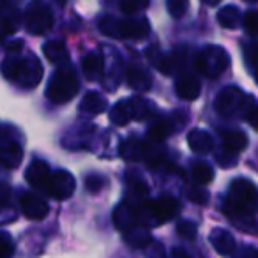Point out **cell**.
Masks as SVG:
<instances>
[{"instance_id": "obj_41", "label": "cell", "mask_w": 258, "mask_h": 258, "mask_svg": "<svg viewBox=\"0 0 258 258\" xmlns=\"http://www.w3.org/2000/svg\"><path fill=\"white\" fill-rule=\"evenodd\" d=\"M8 198H9V189H8V186L6 184H0V207L8 202Z\"/></svg>"}, {"instance_id": "obj_9", "label": "cell", "mask_w": 258, "mask_h": 258, "mask_svg": "<svg viewBox=\"0 0 258 258\" xmlns=\"http://www.w3.org/2000/svg\"><path fill=\"white\" fill-rule=\"evenodd\" d=\"M75 187L76 182L71 173L66 172V170H55V172L50 173V179H48L44 191L55 200H68L75 193Z\"/></svg>"}, {"instance_id": "obj_35", "label": "cell", "mask_w": 258, "mask_h": 258, "mask_svg": "<svg viewBox=\"0 0 258 258\" xmlns=\"http://www.w3.org/2000/svg\"><path fill=\"white\" fill-rule=\"evenodd\" d=\"M177 232H179V235L182 237V239L193 240L195 237H197V225H195V223H189V221H182V223H179V226H177Z\"/></svg>"}, {"instance_id": "obj_31", "label": "cell", "mask_w": 258, "mask_h": 258, "mask_svg": "<svg viewBox=\"0 0 258 258\" xmlns=\"http://www.w3.org/2000/svg\"><path fill=\"white\" fill-rule=\"evenodd\" d=\"M244 29L247 30V34L253 37H258V11L256 9H251L246 13V16L242 18Z\"/></svg>"}, {"instance_id": "obj_26", "label": "cell", "mask_w": 258, "mask_h": 258, "mask_svg": "<svg viewBox=\"0 0 258 258\" xmlns=\"http://www.w3.org/2000/svg\"><path fill=\"white\" fill-rule=\"evenodd\" d=\"M82 69H83V75H85L87 78L96 80L97 76L101 75V71H103V58H101L97 53L85 55L82 60Z\"/></svg>"}, {"instance_id": "obj_1", "label": "cell", "mask_w": 258, "mask_h": 258, "mask_svg": "<svg viewBox=\"0 0 258 258\" xmlns=\"http://www.w3.org/2000/svg\"><path fill=\"white\" fill-rule=\"evenodd\" d=\"M258 211V187L247 179H237L228 189V197L225 200V212L230 216V221L237 225L240 219L244 221V228H253V214Z\"/></svg>"}, {"instance_id": "obj_18", "label": "cell", "mask_w": 258, "mask_h": 258, "mask_svg": "<svg viewBox=\"0 0 258 258\" xmlns=\"http://www.w3.org/2000/svg\"><path fill=\"white\" fill-rule=\"evenodd\" d=\"M221 142L223 147H225L226 152H232V154H237V152L244 151L247 145V135L239 131V129H230V131H225L221 135Z\"/></svg>"}, {"instance_id": "obj_11", "label": "cell", "mask_w": 258, "mask_h": 258, "mask_svg": "<svg viewBox=\"0 0 258 258\" xmlns=\"http://www.w3.org/2000/svg\"><path fill=\"white\" fill-rule=\"evenodd\" d=\"M209 242L214 247V251L218 254H223V256H228L235 251V239L233 235L225 228H214L209 235Z\"/></svg>"}, {"instance_id": "obj_34", "label": "cell", "mask_w": 258, "mask_h": 258, "mask_svg": "<svg viewBox=\"0 0 258 258\" xmlns=\"http://www.w3.org/2000/svg\"><path fill=\"white\" fill-rule=\"evenodd\" d=\"M244 58H246V62L251 66V68L258 71V41L249 43L246 48H244Z\"/></svg>"}, {"instance_id": "obj_38", "label": "cell", "mask_w": 258, "mask_h": 258, "mask_svg": "<svg viewBox=\"0 0 258 258\" xmlns=\"http://www.w3.org/2000/svg\"><path fill=\"white\" fill-rule=\"evenodd\" d=\"M232 258H258V251L254 247H242L239 251H233Z\"/></svg>"}, {"instance_id": "obj_42", "label": "cell", "mask_w": 258, "mask_h": 258, "mask_svg": "<svg viewBox=\"0 0 258 258\" xmlns=\"http://www.w3.org/2000/svg\"><path fill=\"white\" fill-rule=\"evenodd\" d=\"M172 258H189V254L186 253L184 249H173V253H172Z\"/></svg>"}, {"instance_id": "obj_40", "label": "cell", "mask_w": 258, "mask_h": 258, "mask_svg": "<svg viewBox=\"0 0 258 258\" xmlns=\"http://www.w3.org/2000/svg\"><path fill=\"white\" fill-rule=\"evenodd\" d=\"M23 48V41H13V43H9L8 46H6V50H8L9 55H18L20 51H22Z\"/></svg>"}, {"instance_id": "obj_46", "label": "cell", "mask_w": 258, "mask_h": 258, "mask_svg": "<svg viewBox=\"0 0 258 258\" xmlns=\"http://www.w3.org/2000/svg\"><path fill=\"white\" fill-rule=\"evenodd\" d=\"M256 83H258V71H256Z\"/></svg>"}, {"instance_id": "obj_36", "label": "cell", "mask_w": 258, "mask_h": 258, "mask_svg": "<svg viewBox=\"0 0 258 258\" xmlns=\"http://www.w3.org/2000/svg\"><path fill=\"white\" fill-rule=\"evenodd\" d=\"M106 184V180L103 179L101 175H89L85 179V187H87V191L89 193H99L101 189H103V186Z\"/></svg>"}, {"instance_id": "obj_12", "label": "cell", "mask_w": 258, "mask_h": 258, "mask_svg": "<svg viewBox=\"0 0 258 258\" xmlns=\"http://www.w3.org/2000/svg\"><path fill=\"white\" fill-rule=\"evenodd\" d=\"M113 223L118 230L122 232H127L133 226L138 225V214H137V207H133V204H120L117 209L113 211Z\"/></svg>"}, {"instance_id": "obj_27", "label": "cell", "mask_w": 258, "mask_h": 258, "mask_svg": "<svg viewBox=\"0 0 258 258\" xmlns=\"http://www.w3.org/2000/svg\"><path fill=\"white\" fill-rule=\"evenodd\" d=\"M191 177H193L195 182L200 184V186H207V184L212 182V179H214V170H212V166L207 165V163L198 161V163H195L193 168H191Z\"/></svg>"}, {"instance_id": "obj_25", "label": "cell", "mask_w": 258, "mask_h": 258, "mask_svg": "<svg viewBox=\"0 0 258 258\" xmlns=\"http://www.w3.org/2000/svg\"><path fill=\"white\" fill-rule=\"evenodd\" d=\"M133 115H131V106H129V101H120L117 103L113 108L110 110V120L113 125H118V127H124L131 122Z\"/></svg>"}, {"instance_id": "obj_20", "label": "cell", "mask_w": 258, "mask_h": 258, "mask_svg": "<svg viewBox=\"0 0 258 258\" xmlns=\"http://www.w3.org/2000/svg\"><path fill=\"white\" fill-rule=\"evenodd\" d=\"M127 85L131 89L138 90V92H145L151 89L152 78L145 69H142L140 66H133L127 69Z\"/></svg>"}, {"instance_id": "obj_13", "label": "cell", "mask_w": 258, "mask_h": 258, "mask_svg": "<svg viewBox=\"0 0 258 258\" xmlns=\"http://www.w3.org/2000/svg\"><path fill=\"white\" fill-rule=\"evenodd\" d=\"M175 90L177 96L184 101H195L198 96H200V80L197 78L191 73H186V75H180L177 78L175 83Z\"/></svg>"}, {"instance_id": "obj_4", "label": "cell", "mask_w": 258, "mask_h": 258, "mask_svg": "<svg viewBox=\"0 0 258 258\" xmlns=\"http://www.w3.org/2000/svg\"><path fill=\"white\" fill-rule=\"evenodd\" d=\"M179 211V202L172 197H159L154 198V200L144 202V204L137 207L138 225H161V223H166L168 219H172Z\"/></svg>"}, {"instance_id": "obj_16", "label": "cell", "mask_w": 258, "mask_h": 258, "mask_svg": "<svg viewBox=\"0 0 258 258\" xmlns=\"http://www.w3.org/2000/svg\"><path fill=\"white\" fill-rule=\"evenodd\" d=\"M23 158V151L16 142L0 140V163L8 168H16Z\"/></svg>"}, {"instance_id": "obj_22", "label": "cell", "mask_w": 258, "mask_h": 258, "mask_svg": "<svg viewBox=\"0 0 258 258\" xmlns=\"http://www.w3.org/2000/svg\"><path fill=\"white\" fill-rule=\"evenodd\" d=\"M144 149L145 142H142L138 137H129L120 145V156L125 161H140L144 159Z\"/></svg>"}, {"instance_id": "obj_44", "label": "cell", "mask_w": 258, "mask_h": 258, "mask_svg": "<svg viewBox=\"0 0 258 258\" xmlns=\"http://www.w3.org/2000/svg\"><path fill=\"white\" fill-rule=\"evenodd\" d=\"M20 0H2V4H8V6H16Z\"/></svg>"}, {"instance_id": "obj_37", "label": "cell", "mask_w": 258, "mask_h": 258, "mask_svg": "<svg viewBox=\"0 0 258 258\" xmlns=\"http://www.w3.org/2000/svg\"><path fill=\"white\" fill-rule=\"evenodd\" d=\"M187 198H189L191 202H195V204H207L209 202V193L205 189H200V187H193V189H189V193H187Z\"/></svg>"}, {"instance_id": "obj_23", "label": "cell", "mask_w": 258, "mask_h": 258, "mask_svg": "<svg viewBox=\"0 0 258 258\" xmlns=\"http://www.w3.org/2000/svg\"><path fill=\"white\" fill-rule=\"evenodd\" d=\"M43 53L51 64H66L68 62V48L62 41H48L43 46Z\"/></svg>"}, {"instance_id": "obj_10", "label": "cell", "mask_w": 258, "mask_h": 258, "mask_svg": "<svg viewBox=\"0 0 258 258\" xmlns=\"http://www.w3.org/2000/svg\"><path fill=\"white\" fill-rule=\"evenodd\" d=\"M20 207H22V212L27 218L36 219V221L37 219L46 218V214L50 212V207H48L46 202L34 193L22 195V198H20Z\"/></svg>"}, {"instance_id": "obj_5", "label": "cell", "mask_w": 258, "mask_h": 258, "mask_svg": "<svg viewBox=\"0 0 258 258\" xmlns=\"http://www.w3.org/2000/svg\"><path fill=\"white\" fill-rule=\"evenodd\" d=\"M78 78H76V73L71 66L64 64L62 68H58L53 73L50 83H48L46 89V97L53 104H64L68 101H71L73 97L78 92Z\"/></svg>"}, {"instance_id": "obj_8", "label": "cell", "mask_w": 258, "mask_h": 258, "mask_svg": "<svg viewBox=\"0 0 258 258\" xmlns=\"http://www.w3.org/2000/svg\"><path fill=\"white\" fill-rule=\"evenodd\" d=\"M25 25L30 34L43 36L53 27V13H51V9L48 6L41 4V2H34L27 9Z\"/></svg>"}, {"instance_id": "obj_2", "label": "cell", "mask_w": 258, "mask_h": 258, "mask_svg": "<svg viewBox=\"0 0 258 258\" xmlns=\"http://www.w3.org/2000/svg\"><path fill=\"white\" fill-rule=\"evenodd\" d=\"M2 75L11 82L18 83L20 87L32 89L43 78V66L34 55H25V57H8L2 62Z\"/></svg>"}, {"instance_id": "obj_29", "label": "cell", "mask_w": 258, "mask_h": 258, "mask_svg": "<svg viewBox=\"0 0 258 258\" xmlns=\"http://www.w3.org/2000/svg\"><path fill=\"white\" fill-rule=\"evenodd\" d=\"M124 239H125V242L131 244L133 247H144L151 242V233L145 228H137V226H133L131 230L124 232Z\"/></svg>"}, {"instance_id": "obj_30", "label": "cell", "mask_w": 258, "mask_h": 258, "mask_svg": "<svg viewBox=\"0 0 258 258\" xmlns=\"http://www.w3.org/2000/svg\"><path fill=\"white\" fill-rule=\"evenodd\" d=\"M151 0H120V11L125 15H137V13L144 11L149 6Z\"/></svg>"}, {"instance_id": "obj_3", "label": "cell", "mask_w": 258, "mask_h": 258, "mask_svg": "<svg viewBox=\"0 0 258 258\" xmlns=\"http://www.w3.org/2000/svg\"><path fill=\"white\" fill-rule=\"evenodd\" d=\"M99 30L113 39H144L151 32V25L145 18H124L118 20L106 16L99 22Z\"/></svg>"}, {"instance_id": "obj_28", "label": "cell", "mask_w": 258, "mask_h": 258, "mask_svg": "<svg viewBox=\"0 0 258 258\" xmlns=\"http://www.w3.org/2000/svg\"><path fill=\"white\" fill-rule=\"evenodd\" d=\"M129 106H131V115L137 120H145L154 113V106H152L151 101L140 99V97H135V99L129 101Z\"/></svg>"}, {"instance_id": "obj_17", "label": "cell", "mask_w": 258, "mask_h": 258, "mask_svg": "<svg viewBox=\"0 0 258 258\" xmlns=\"http://www.w3.org/2000/svg\"><path fill=\"white\" fill-rule=\"evenodd\" d=\"M187 144H189L191 151L195 154H209L212 151V147H214V138L204 129H193L187 135Z\"/></svg>"}, {"instance_id": "obj_33", "label": "cell", "mask_w": 258, "mask_h": 258, "mask_svg": "<svg viewBox=\"0 0 258 258\" xmlns=\"http://www.w3.org/2000/svg\"><path fill=\"white\" fill-rule=\"evenodd\" d=\"M166 9L173 18H182L187 13V0H166Z\"/></svg>"}, {"instance_id": "obj_14", "label": "cell", "mask_w": 258, "mask_h": 258, "mask_svg": "<svg viewBox=\"0 0 258 258\" xmlns=\"http://www.w3.org/2000/svg\"><path fill=\"white\" fill-rule=\"evenodd\" d=\"M20 25V15L16 11V6L0 4V41L6 36L16 32Z\"/></svg>"}, {"instance_id": "obj_32", "label": "cell", "mask_w": 258, "mask_h": 258, "mask_svg": "<svg viewBox=\"0 0 258 258\" xmlns=\"http://www.w3.org/2000/svg\"><path fill=\"white\" fill-rule=\"evenodd\" d=\"M13 254H15V242L11 235L0 232V258H13Z\"/></svg>"}, {"instance_id": "obj_19", "label": "cell", "mask_w": 258, "mask_h": 258, "mask_svg": "<svg viewBox=\"0 0 258 258\" xmlns=\"http://www.w3.org/2000/svg\"><path fill=\"white\" fill-rule=\"evenodd\" d=\"M173 129H179L175 125V120H173V115L170 118H158L154 124L149 127V140L156 142V144H161L168 135H172Z\"/></svg>"}, {"instance_id": "obj_21", "label": "cell", "mask_w": 258, "mask_h": 258, "mask_svg": "<svg viewBox=\"0 0 258 258\" xmlns=\"http://www.w3.org/2000/svg\"><path fill=\"white\" fill-rule=\"evenodd\" d=\"M108 103L99 92H89L80 103V111L85 115H99L106 110Z\"/></svg>"}, {"instance_id": "obj_43", "label": "cell", "mask_w": 258, "mask_h": 258, "mask_svg": "<svg viewBox=\"0 0 258 258\" xmlns=\"http://www.w3.org/2000/svg\"><path fill=\"white\" fill-rule=\"evenodd\" d=\"M202 2H204L205 6H211V8H212V6H218L221 0H202Z\"/></svg>"}, {"instance_id": "obj_39", "label": "cell", "mask_w": 258, "mask_h": 258, "mask_svg": "<svg viewBox=\"0 0 258 258\" xmlns=\"http://www.w3.org/2000/svg\"><path fill=\"white\" fill-rule=\"evenodd\" d=\"M247 122L251 124V127L258 131V104L249 110V113H247Z\"/></svg>"}, {"instance_id": "obj_6", "label": "cell", "mask_w": 258, "mask_h": 258, "mask_svg": "<svg viewBox=\"0 0 258 258\" xmlns=\"http://www.w3.org/2000/svg\"><path fill=\"white\" fill-rule=\"evenodd\" d=\"M253 103V97L246 96L240 89L237 87H226L216 97V111L221 117L226 118H235V117H244L249 113V110Z\"/></svg>"}, {"instance_id": "obj_45", "label": "cell", "mask_w": 258, "mask_h": 258, "mask_svg": "<svg viewBox=\"0 0 258 258\" xmlns=\"http://www.w3.org/2000/svg\"><path fill=\"white\" fill-rule=\"evenodd\" d=\"M244 2H258V0H244Z\"/></svg>"}, {"instance_id": "obj_7", "label": "cell", "mask_w": 258, "mask_h": 258, "mask_svg": "<svg viewBox=\"0 0 258 258\" xmlns=\"http://www.w3.org/2000/svg\"><path fill=\"white\" fill-rule=\"evenodd\" d=\"M230 66V57L221 46H205L195 57V68L207 78H216L225 73Z\"/></svg>"}, {"instance_id": "obj_24", "label": "cell", "mask_w": 258, "mask_h": 258, "mask_svg": "<svg viewBox=\"0 0 258 258\" xmlns=\"http://www.w3.org/2000/svg\"><path fill=\"white\" fill-rule=\"evenodd\" d=\"M242 22V15L235 6H225L218 13V23L223 29H237Z\"/></svg>"}, {"instance_id": "obj_15", "label": "cell", "mask_w": 258, "mask_h": 258, "mask_svg": "<svg viewBox=\"0 0 258 258\" xmlns=\"http://www.w3.org/2000/svg\"><path fill=\"white\" fill-rule=\"evenodd\" d=\"M50 173H51V170H50V166H48V163L34 161V163H30V166L27 168L25 179L32 187L44 189V187H46L48 179H50Z\"/></svg>"}]
</instances>
